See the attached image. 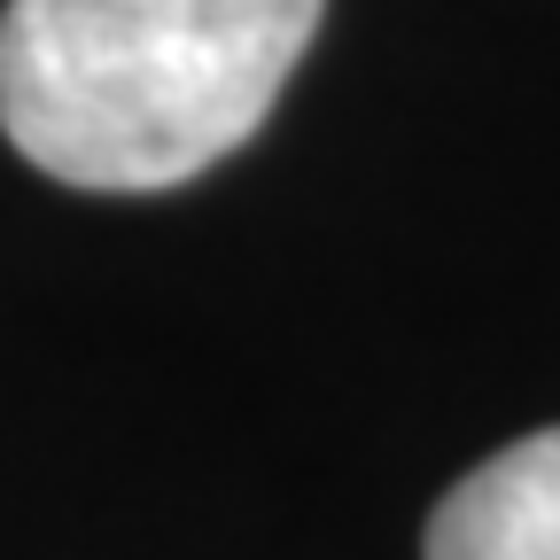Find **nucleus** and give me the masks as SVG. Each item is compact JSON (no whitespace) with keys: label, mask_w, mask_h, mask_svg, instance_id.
Instances as JSON below:
<instances>
[{"label":"nucleus","mask_w":560,"mask_h":560,"mask_svg":"<svg viewBox=\"0 0 560 560\" xmlns=\"http://www.w3.org/2000/svg\"><path fill=\"white\" fill-rule=\"evenodd\" d=\"M327 0H9L0 132L47 179L149 195L234 156Z\"/></svg>","instance_id":"f257e3e1"},{"label":"nucleus","mask_w":560,"mask_h":560,"mask_svg":"<svg viewBox=\"0 0 560 560\" xmlns=\"http://www.w3.org/2000/svg\"><path fill=\"white\" fill-rule=\"evenodd\" d=\"M429 560H560V429L459 475L429 514Z\"/></svg>","instance_id":"f03ea898"}]
</instances>
